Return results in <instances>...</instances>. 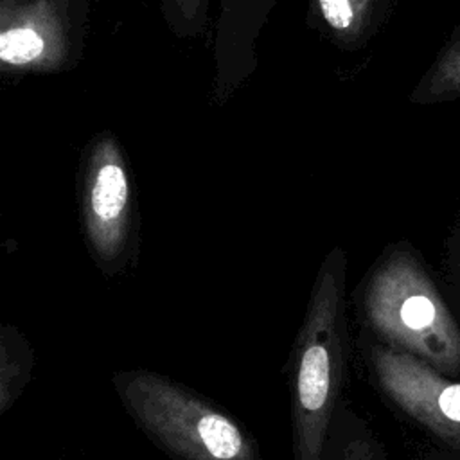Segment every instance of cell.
Listing matches in <instances>:
<instances>
[{
  "label": "cell",
  "instance_id": "1",
  "mask_svg": "<svg viewBox=\"0 0 460 460\" xmlns=\"http://www.w3.org/2000/svg\"><path fill=\"white\" fill-rule=\"evenodd\" d=\"M361 309L376 341L460 379V322L449 296L410 244L392 246L374 266Z\"/></svg>",
  "mask_w": 460,
  "mask_h": 460
},
{
  "label": "cell",
  "instance_id": "2",
  "mask_svg": "<svg viewBox=\"0 0 460 460\" xmlns=\"http://www.w3.org/2000/svg\"><path fill=\"white\" fill-rule=\"evenodd\" d=\"M345 259L334 252L323 262L293 352V455L322 460L329 424L347 374Z\"/></svg>",
  "mask_w": 460,
  "mask_h": 460
},
{
  "label": "cell",
  "instance_id": "3",
  "mask_svg": "<svg viewBox=\"0 0 460 460\" xmlns=\"http://www.w3.org/2000/svg\"><path fill=\"white\" fill-rule=\"evenodd\" d=\"M133 420L176 460H259L248 433L217 406L149 370L113 376Z\"/></svg>",
  "mask_w": 460,
  "mask_h": 460
},
{
  "label": "cell",
  "instance_id": "4",
  "mask_svg": "<svg viewBox=\"0 0 460 460\" xmlns=\"http://www.w3.org/2000/svg\"><path fill=\"white\" fill-rule=\"evenodd\" d=\"M367 365L379 392L437 444L460 456V379L442 374L419 358L365 341Z\"/></svg>",
  "mask_w": 460,
  "mask_h": 460
},
{
  "label": "cell",
  "instance_id": "5",
  "mask_svg": "<svg viewBox=\"0 0 460 460\" xmlns=\"http://www.w3.org/2000/svg\"><path fill=\"white\" fill-rule=\"evenodd\" d=\"M129 223V183L113 138L93 146L84 176V225L88 239L104 261L115 259L126 241Z\"/></svg>",
  "mask_w": 460,
  "mask_h": 460
},
{
  "label": "cell",
  "instance_id": "6",
  "mask_svg": "<svg viewBox=\"0 0 460 460\" xmlns=\"http://www.w3.org/2000/svg\"><path fill=\"white\" fill-rule=\"evenodd\" d=\"M65 56V29L54 0H2L0 59L9 68H54Z\"/></svg>",
  "mask_w": 460,
  "mask_h": 460
},
{
  "label": "cell",
  "instance_id": "7",
  "mask_svg": "<svg viewBox=\"0 0 460 460\" xmlns=\"http://www.w3.org/2000/svg\"><path fill=\"white\" fill-rule=\"evenodd\" d=\"M322 460H388V456L367 420L340 401L329 424Z\"/></svg>",
  "mask_w": 460,
  "mask_h": 460
},
{
  "label": "cell",
  "instance_id": "8",
  "mask_svg": "<svg viewBox=\"0 0 460 460\" xmlns=\"http://www.w3.org/2000/svg\"><path fill=\"white\" fill-rule=\"evenodd\" d=\"M456 99H460V25L451 32L410 95L411 102L422 106Z\"/></svg>",
  "mask_w": 460,
  "mask_h": 460
},
{
  "label": "cell",
  "instance_id": "9",
  "mask_svg": "<svg viewBox=\"0 0 460 460\" xmlns=\"http://www.w3.org/2000/svg\"><path fill=\"white\" fill-rule=\"evenodd\" d=\"M32 350L27 340L13 327L2 329L0 338V413L18 399L31 377Z\"/></svg>",
  "mask_w": 460,
  "mask_h": 460
},
{
  "label": "cell",
  "instance_id": "10",
  "mask_svg": "<svg viewBox=\"0 0 460 460\" xmlns=\"http://www.w3.org/2000/svg\"><path fill=\"white\" fill-rule=\"evenodd\" d=\"M377 0H318L322 16L338 32L356 36L367 23Z\"/></svg>",
  "mask_w": 460,
  "mask_h": 460
},
{
  "label": "cell",
  "instance_id": "11",
  "mask_svg": "<svg viewBox=\"0 0 460 460\" xmlns=\"http://www.w3.org/2000/svg\"><path fill=\"white\" fill-rule=\"evenodd\" d=\"M447 277L449 302L460 322V221L447 239Z\"/></svg>",
  "mask_w": 460,
  "mask_h": 460
},
{
  "label": "cell",
  "instance_id": "12",
  "mask_svg": "<svg viewBox=\"0 0 460 460\" xmlns=\"http://www.w3.org/2000/svg\"><path fill=\"white\" fill-rule=\"evenodd\" d=\"M174 7H178V11L181 13L183 20L192 22L196 18V14L199 13V7H205V0H172Z\"/></svg>",
  "mask_w": 460,
  "mask_h": 460
},
{
  "label": "cell",
  "instance_id": "13",
  "mask_svg": "<svg viewBox=\"0 0 460 460\" xmlns=\"http://www.w3.org/2000/svg\"><path fill=\"white\" fill-rule=\"evenodd\" d=\"M415 460H460V456L435 446V447H429V449L422 451Z\"/></svg>",
  "mask_w": 460,
  "mask_h": 460
}]
</instances>
